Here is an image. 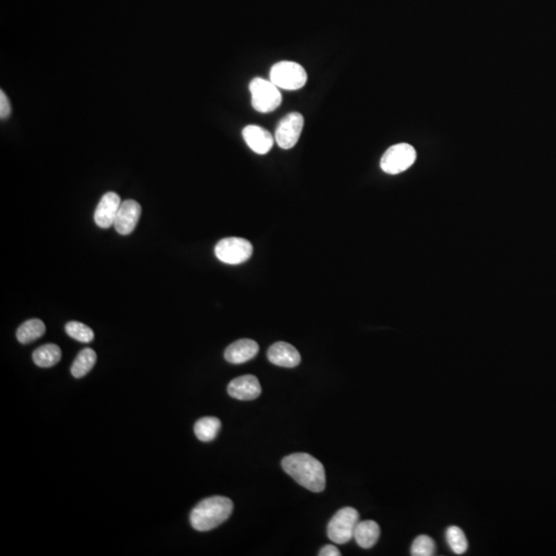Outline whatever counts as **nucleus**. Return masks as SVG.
<instances>
[{
	"instance_id": "f257e3e1",
	"label": "nucleus",
	"mask_w": 556,
	"mask_h": 556,
	"mask_svg": "<svg viewBox=\"0 0 556 556\" xmlns=\"http://www.w3.org/2000/svg\"><path fill=\"white\" fill-rule=\"evenodd\" d=\"M505 503L507 497L497 480L478 475L443 478L429 497L433 516L457 530L489 526L503 514Z\"/></svg>"
},
{
	"instance_id": "f03ea898",
	"label": "nucleus",
	"mask_w": 556,
	"mask_h": 556,
	"mask_svg": "<svg viewBox=\"0 0 556 556\" xmlns=\"http://www.w3.org/2000/svg\"><path fill=\"white\" fill-rule=\"evenodd\" d=\"M503 211L517 225L534 227L556 215V174L542 161L511 155L498 165Z\"/></svg>"
},
{
	"instance_id": "7ed1b4c3",
	"label": "nucleus",
	"mask_w": 556,
	"mask_h": 556,
	"mask_svg": "<svg viewBox=\"0 0 556 556\" xmlns=\"http://www.w3.org/2000/svg\"><path fill=\"white\" fill-rule=\"evenodd\" d=\"M243 402L238 390L229 383L208 388L192 415L188 439L200 456L215 457L229 447Z\"/></svg>"
},
{
	"instance_id": "20e7f679",
	"label": "nucleus",
	"mask_w": 556,
	"mask_h": 556,
	"mask_svg": "<svg viewBox=\"0 0 556 556\" xmlns=\"http://www.w3.org/2000/svg\"><path fill=\"white\" fill-rule=\"evenodd\" d=\"M280 427L282 415L277 404L268 400H252L243 404L227 447L233 464L241 470H258L275 452Z\"/></svg>"
},
{
	"instance_id": "39448f33",
	"label": "nucleus",
	"mask_w": 556,
	"mask_h": 556,
	"mask_svg": "<svg viewBox=\"0 0 556 556\" xmlns=\"http://www.w3.org/2000/svg\"><path fill=\"white\" fill-rule=\"evenodd\" d=\"M484 273L498 298L517 309H530L544 298L548 275L536 260L514 250H497L484 260Z\"/></svg>"
},
{
	"instance_id": "423d86ee",
	"label": "nucleus",
	"mask_w": 556,
	"mask_h": 556,
	"mask_svg": "<svg viewBox=\"0 0 556 556\" xmlns=\"http://www.w3.org/2000/svg\"><path fill=\"white\" fill-rule=\"evenodd\" d=\"M20 200L13 194L11 186L2 179L0 184V236L13 238L21 227Z\"/></svg>"
},
{
	"instance_id": "0eeeda50",
	"label": "nucleus",
	"mask_w": 556,
	"mask_h": 556,
	"mask_svg": "<svg viewBox=\"0 0 556 556\" xmlns=\"http://www.w3.org/2000/svg\"><path fill=\"white\" fill-rule=\"evenodd\" d=\"M540 161L556 174V124L548 128L540 140Z\"/></svg>"
},
{
	"instance_id": "6e6552de",
	"label": "nucleus",
	"mask_w": 556,
	"mask_h": 556,
	"mask_svg": "<svg viewBox=\"0 0 556 556\" xmlns=\"http://www.w3.org/2000/svg\"><path fill=\"white\" fill-rule=\"evenodd\" d=\"M548 278H551V282L555 285L556 289V250L555 254H553V260H551V270H548Z\"/></svg>"
}]
</instances>
